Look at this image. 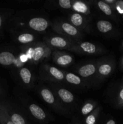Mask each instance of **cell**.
<instances>
[{"mask_svg":"<svg viewBox=\"0 0 123 124\" xmlns=\"http://www.w3.org/2000/svg\"><path fill=\"white\" fill-rule=\"evenodd\" d=\"M14 39L18 43L25 46V45L34 43L35 39H36V38H35L34 35L31 33L24 32L16 35Z\"/></svg>","mask_w":123,"mask_h":124,"instance_id":"cell-19","label":"cell"},{"mask_svg":"<svg viewBox=\"0 0 123 124\" xmlns=\"http://www.w3.org/2000/svg\"><path fill=\"white\" fill-rule=\"evenodd\" d=\"M0 104L7 111L13 124H26V122L24 117L14 111L8 103L6 102L0 101Z\"/></svg>","mask_w":123,"mask_h":124,"instance_id":"cell-14","label":"cell"},{"mask_svg":"<svg viewBox=\"0 0 123 124\" xmlns=\"http://www.w3.org/2000/svg\"><path fill=\"white\" fill-rule=\"evenodd\" d=\"M106 124H116V122L115 121V120L110 119L108 120V121H107Z\"/></svg>","mask_w":123,"mask_h":124,"instance_id":"cell-29","label":"cell"},{"mask_svg":"<svg viewBox=\"0 0 123 124\" xmlns=\"http://www.w3.org/2000/svg\"><path fill=\"white\" fill-rule=\"evenodd\" d=\"M18 75L21 82L25 85H30L33 82V74L31 70L26 67H22L18 70Z\"/></svg>","mask_w":123,"mask_h":124,"instance_id":"cell-17","label":"cell"},{"mask_svg":"<svg viewBox=\"0 0 123 124\" xmlns=\"http://www.w3.org/2000/svg\"><path fill=\"white\" fill-rule=\"evenodd\" d=\"M52 59L56 65L61 67H67L73 63V56L68 52L60 50H54L52 52Z\"/></svg>","mask_w":123,"mask_h":124,"instance_id":"cell-10","label":"cell"},{"mask_svg":"<svg viewBox=\"0 0 123 124\" xmlns=\"http://www.w3.org/2000/svg\"><path fill=\"white\" fill-rule=\"evenodd\" d=\"M23 64L19 55H16L13 52L6 49H0V65L4 67L21 68Z\"/></svg>","mask_w":123,"mask_h":124,"instance_id":"cell-7","label":"cell"},{"mask_svg":"<svg viewBox=\"0 0 123 124\" xmlns=\"http://www.w3.org/2000/svg\"><path fill=\"white\" fill-rule=\"evenodd\" d=\"M53 29L59 35L71 39L75 42L80 41L83 36L80 30L67 21H55L53 24Z\"/></svg>","mask_w":123,"mask_h":124,"instance_id":"cell-2","label":"cell"},{"mask_svg":"<svg viewBox=\"0 0 123 124\" xmlns=\"http://www.w3.org/2000/svg\"><path fill=\"white\" fill-rule=\"evenodd\" d=\"M97 65L98 61L90 62L87 64H83L77 69V74L80 77L83 79L88 83L90 81H93L94 82L97 69Z\"/></svg>","mask_w":123,"mask_h":124,"instance_id":"cell-9","label":"cell"},{"mask_svg":"<svg viewBox=\"0 0 123 124\" xmlns=\"http://www.w3.org/2000/svg\"><path fill=\"white\" fill-rule=\"evenodd\" d=\"M115 104L118 107L123 108V84L119 87L115 98Z\"/></svg>","mask_w":123,"mask_h":124,"instance_id":"cell-26","label":"cell"},{"mask_svg":"<svg viewBox=\"0 0 123 124\" xmlns=\"http://www.w3.org/2000/svg\"><path fill=\"white\" fill-rule=\"evenodd\" d=\"M115 61L112 58H102L98 61L97 69L94 82L100 83L108 78L114 71Z\"/></svg>","mask_w":123,"mask_h":124,"instance_id":"cell-3","label":"cell"},{"mask_svg":"<svg viewBox=\"0 0 123 124\" xmlns=\"http://www.w3.org/2000/svg\"><path fill=\"white\" fill-rule=\"evenodd\" d=\"M1 93H2V91H1V88L0 87V96L1 95Z\"/></svg>","mask_w":123,"mask_h":124,"instance_id":"cell-31","label":"cell"},{"mask_svg":"<svg viewBox=\"0 0 123 124\" xmlns=\"http://www.w3.org/2000/svg\"><path fill=\"white\" fill-rule=\"evenodd\" d=\"M53 88L54 93L57 96L59 101H61L66 104H71L74 102L75 96L69 90L57 85L53 86Z\"/></svg>","mask_w":123,"mask_h":124,"instance_id":"cell-12","label":"cell"},{"mask_svg":"<svg viewBox=\"0 0 123 124\" xmlns=\"http://www.w3.org/2000/svg\"><path fill=\"white\" fill-rule=\"evenodd\" d=\"M96 5L98 9L105 15L110 17L116 21H119V18L113 8L109 4L106 3L104 1H97Z\"/></svg>","mask_w":123,"mask_h":124,"instance_id":"cell-16","label":"cell"},{"mask_svg":"<svg viewBox=\"0 0 123 124\" xmlns=\"http://www.w3.org/2000/svg\"><path fill=\"white\" fill-rule=\"evenodd\" d=\"M119 65H120L121 69L123 70V56L121 57V58L120 64H119Z\"/></svg>","mask_w":123,"mask_h":124,"instance_id":"cell-30","label":"cell"},{"mask_svg":"<svg viewBox=\"0 0 123 124\" xmlns=\"http://www.w3.org/2000/svg\"><path fill=\"white\" fill-rule=\"evenodd\" d=\"M121 47H122V48L123 49V42H122V44H121Z\"/></svg>","mask_w":123,"mask_h":124,"instance_id":"cell-32","label":"cell"},{"mask_svg":"<svg viewBox=\"0 0 123 124\" xmlns=\"http://www.w3.org/2000/svg\"><path fill=\"white\" fill-rule=\"evenodd\" d=\"M27 25L32 30L42 32L48 29L49 23L45 18L37 16L31 18L27 23Z\"/></svg>","mask_w":123,"mask_h":124,"instance_id":"cell-13","label":"cell"},{"mask_svg":"<svg viewBox=\"0 0 123 124\" xmlns=\"http://www.w3.org/2000/svg\"><path fill=\"white\" fill-rule=\"evenodd\" d=\"M113 9L123 18V1H116L113 6Z\"/></svg>","mask_w":123,"mask_h":124,"instance_id":"cell-28","label":"cell"},{"mask_svg":"<svg viewBox=\"0 0 123 124\" xmlns=\"http://www.w3.org/2000/svg\"><path fill=\"white\" fill-rule=\"evenodd\" d=\"M44 42L51 50H69L75 42L62 35H49L44 37Z\"/></svg>","mask_w":123,"mask_h":124,"instance_id":"cell-6","label":"cell"},{"mask_svg":"<svg viewBox=\"0 0 123 124\" xmlns=\"http://www.w3.org/2000/svg\"><path fill=\"white\" fill-rule=\"evenodd\" d=\"M64 74H65V81L66 83L76 87H84L88 85V82L76 74L71 72H66V71H64Z\"/></svg>","mask_w":123,"mask_h":124,"instance_id":"cell-15","label":"cell"},{"mask_svg":"<svg viewBox=\"0 0 123 124\" xmlns=\"http://www.w3.org/2000/svg\"><path fill=\"white\" fill-rule=\"evenodd\" d=\"M39 94L42 99L51 107L61 113H65V108L62 107L61 102L53 91L48 88L42 87L40 89Z\"/></svg>","mask_w":123,"mask_h":124,"instance_id":"cell-8","label":"cell"},{"mask_svg":"<svg viewBox=\"0 0 123 124\" xmlns=\"http://www.w3.org/2000/svg\"><path fill=\"white\" fill-rule=\"evenodd\" d=\"M77 124V123H76V124Z\"/></svg>","mask_w":123,"mask_h":124,"instance_id":"cell-33","label":"cell"},{"mask_svg":"<svg viewBox=\"0 0 123 124\" xmlns=\"http://www.w3.org/2000/svg\"><path fill=\"white\" fill-rule=\"evenodd\" d=\"M0 124H13L9 116L0 104Z\"/></svg>","mask_w":123,"mask_h":124,"instance_id":"cell-25","label":"cell"},{"mask_svg":"<svg viewBox=\"0 0 123 124\" xmlns=\"http://www.w3.org/2000/svg\"><path fill=\"white\" fill-rule=\"evenodd\" d=\"M74 1L71 0H59L57 1L58 6L63 9H71L72 8Z\"/></svg>","mask_w":123,"mask_h":124,"instance_id":"cell-27","label":"cell"},{"mask_svg":"<svg viewBox=\"0 0 123 124\" xmlns=\"http://www.w3.org/2000/svg\"><path fill=\"white\" fill-rule=\"evenodd\" d=\"M12 15V12L6 8H0V30L6 24Z\"/></svg>","mask_w":123,"mask_h":124,"instance_id":"cell-24","label":"cell"},{"mask_svg":"<svg viewBox=\"0 0 123 124\" xmlns=\"http://www.w3.org/2000/svg\"><path fill=\"white\" fill-rule=\"evenodd\" d=\"M96 27L98 31L102 34H109L114 31V26L110 22L107 20L98 21L96 24Z\"/></svg>","mask_w":123,"mask_h":124,"instance_id":"cell-20","label":"cell"},{"mask_svg":"<svg viewBox=\"0 0 123 124\" xmlns=\"http://www.w3.org/2000/svg\"><path fill=\"white\" fill-rule=\"evenodd\" d=\"M69 50L78 54L89 56L98 55L106 52V50L95 44L81 41L75 42Z\"/></svg>","mask_w":123,"mask_h":124,"instance_id":"cell-4","label":"cell"},{"mask_svg":"<svg viewBox=\"0 0 123 124\" xmlns=\"http://www.w3.org/2000/svg\"><path fill=\"white\" fill-rule=\"evenodd\" d=\"M97 102L92 101H89L86 102L81 109V113L83 116H87L89 114L91 113L96 107H97Z\"/></svg>","mask_w":123,"mask_h":124,"instance_id":"cell-22","label":"cell"},{"mask_svg":"<svg viewBox=\"0 0 123 124\" xmlns=\"http://www.w3.org/2000/svg\"><path fill=\"white\" fill-rule=\"evenodd\" d=\"M22 50L27 57L28 62L35 65L48 59L52 54V50L42 42L25 45Z\"/></svg>","mask_w":123,"mask_h":124,"instance_id":"cell-1","label":"cell"},{"mask_svg":"<svg viewBox=\"0 0 123 124\" xmlns=\"http://www.w3.org/2000/svg\"><path fill=\"white\" fill-rule=\"evenodd\" d=\"M101 108L98 106L92 112L86 117L84 124H96Z\"/></svg>","mask_w":123,"mask_h":124,"instance_id":"cell-23","label":"cell"},{"mask_svg":"<svg viewBox=\"0 0 123 124\" xmlns=\"http://www.w3.org/2000/svg\"><path fill=\"white\" fill-rule=\"evenodd\" d=\"M28 110L31 115L39 121H43L47 119V116L44 110L35 104H31L28 105Z\"/></svg>","mask_w":123,"mask_h":124,"instance_id":"cell-18","label":"cell"},{"mask_svg":"<svg viewBox=\"0 0 123 124\" xmlns=\"http://www.w3.org/2000/svg\"><path fill=\"white\" fill-rule=\"evenodd\" d=\"M68 21L70 24L80 31L86 29L88 24V16L77 12L71 13L69 15Z\"/></svg>","mask_w":123,"mask_h":124,"instance_id":"cell-11","label":"cell"},{"mask_svg":"<svg viewBox=\"0 0 123 124\" xmlns=\"http://www.w3.org/2000/svg\"><path fill=\"white\" fill-rule=\"evenodd\" d=\"M40 76L43 79L54 83L65 82L64 71L49 64H45L40 69Z\"/></svg>","mask_w":123,"mask_h":124,"instance_id":"cell-5","label":"cell"},{"mask_svg":"<svg viewBox=\"0 0 123 124\" xmlns=\"http://www.w3.org/2000/svg\"><path fill=\"white\" fill-rule=\"evenodd\" d=\"M72 9L75 11V12L81 13L86 16L89 15L90 13L89 6L84 1H74Z\"/></svg>","mask_w":123,"mask_h":124,"instance_id":"cell-21","label":"cell"}]
</instances>
